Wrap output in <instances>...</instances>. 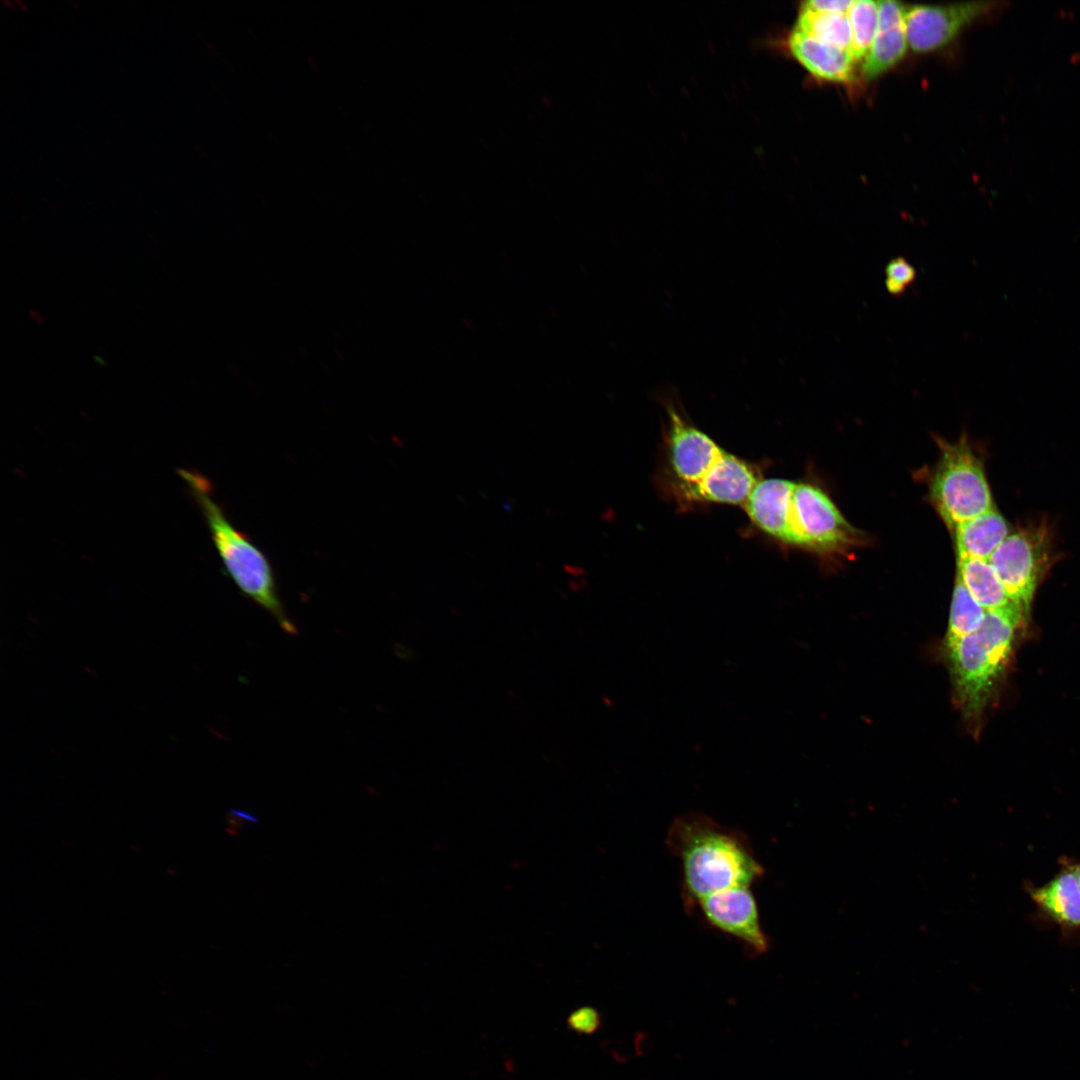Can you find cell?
Listing matches in <instances>:
<instances>
[{
	"mask_svg": "<svg viewBox=\"0 0 1080 1080\" xmlns=\"http://www.w3.org/2000/svg\"><path fill=\"white\" fill-rule=\"evenodd\" d=\"M788 47L793 57L815 78L844 84L854 80L857 63L850 52L826 45L795 28L789 36Z\"/></svg>",
	"mask_w": 1080,
	"mask_h": 1080,
	"instance_id": "4fadbf2b",
	"label": "cell"
},
{
	"mask_svg": "<svg viewBox=\"0 0 1080 1080\" xmlns=\"http://www.w3.org/2000/svg\"><path fill=\"white\" fill-rule=\"evenodd\" d=\"M712 928L738 940L752 955L766 953L770 941L760 921L751 886L721 890L701 899L695 906Z\"/></svg>",
	"mask_w": 1080,
	"mask_h": 1080,
	"instance_id": "52a82bcc",
	"label": "cell"
},
{
	"mask_svg": "<svg viewBox=\"0 0 1080 1080\" xmlns=\"http://www.w3.org/2000/svg\"><path fill=\"white\" fill-rule=\"evenodd\" d=\"M852 3L850 0H811L801 7L820 13L848 14Z\"/></svg>",
	"mask_w": 1080,
	"mask_h": 1080,
	"instance_id": "7402d4cb",
	"label": "cell"
},
{
	"mask_svg": "<svg viewBox=\"0 0 1080 1080\" xmlns=\"http://www.w3.org/2000/svg\"><path fill=\"white\" fill-rule=\"evenodd\" d=\"M856 538V530L821 489L795 483L785 543L831 552L853 544Z\"/></svg>",
	"mask_w": 1080,
	"mask_h": 1080,
	"instance_id": "5b68a950",
	"label": "cell"
},
{
	"mask_svg": "<svg viewBox=\"0 0 1080 1080\" xmlns=\"http://www.w3.org/2000/svg\"><path fill=\"white\" fill-rule=\"evenodd\" d=\"M954 530L958 557L987 560L1009 535L1006 520L994 508L959 524Z\"/></svg>",
	"mask_w": 1080,
	"mask_h": 1080,
	"instance_id": "9a60e30c",
	"label": "cell"
},
{
	"mask_svg": "<svg viewBox=\"0 0 1080 1080\" xmlns=\"http://www.w3.org/2000/svg\"><path fill=\"white\" fill-rule=\"evenodd\" d=\"M571 1030L579 1034H592L600 1026V1015L592 1007L584 1006L574 1010L567 1018Z\"/></svg>",
	"mask_w": 1080,
	"mask_h": 1080,
	"instance_id": "44dd1931",
	"label": "cell"
},
{
	"mask_svg": "<svg viewBox=\"0 0 1080 1080\" xmlns=\"http://www.w3.org/2000/svg\"><path fill=\"white\" fill-rule=\"evenodd\" d=\"M958 578L986 611L1000 609L1014 602L987 559L958 557Z\"/></svg>",
	"mask_w": 1080,
	"mask_h": 1080,
	"instance_id": "2e32d148",
	"label": "cell"
},
{
	"mask_svg": "<svg viewBox=\"0 0 1080 1080\" xmlns=\"http://www.w3.org/2000/svg\"><path fill=\"white\" fill-rule=\"evenodd\" d=\"M885 275L887 291L893 296H901L915 281L917 273L914 266L906 258L898 256L887 263Z\"/></svg>",
	"mask_w": 1080,
	"mask_h": 1080,
	"instance_id": "ffe728a7",
	"label": "cell"
},
{
	"mask_svg": "<svg viewBox=\"0 0 1080 1080\" xmlns=\"http://www.w3.org/2000/svg\"><path fill=\"white\" fill-rule=\"evenodd\" d=\"M666 410L672 470L683 488L695 485L703 479L725 450L706 433L689 423L671 401L666 404Z\"/></svg>",
	"mask_w": 1080,
	"mask_h": 1080,
	"instance_id": "9c48e42d",
	"label": "cell"
},
{
	"mask_svg": "<svg viewBox=\"0 0 1080 1080\" xmlns=\"http://www.w3.org/2000/svg\"><path fill=\"white\" fill-rule=\"evenodd\" d=\"M758 481L750 464L725 451L701 481L683 489L694 500L744 505Z\"/></svg>",
	"mask_w": 1080,
	"mask_h": 1080,
	"instance_id": "30bf717a",
	"label": "cell"
},
{
	"mask_svg": "<svg viewBox=\"0 0 1080 1080\" xmlns=\"http://www.w3.org/2000/svg\"><path fill=\"white\" fill-rule=\"evenodd\" d=\"M818 41L850 52L852 31L847 14H829L800 8L794 27Z\"/></svg>",
	"mask_w": 1080,
	"mask_h": 1080,
	"instance_id": "e0dca14e",
	"label": "cell"
},
{
	"mask_svg": "<svg viewBox=\"0 0 1080 1080\" xmlns=\"http://www.w3.org/2000/svg\"><path fill=\"white\" fill-rule=\"evenodd\" d=\"M199 505L225 573L250 600L266 610L280 628L296 635L295 624L287 616L278 596L269 559L251 540L235 528L222 507L214 500L210 481L202 474L178 470Z\"/></svg>",
	"mask_w": 1080,
	"mask_h": 1080,
	"instance_id": "7a4b0ae2",
	"label": "cell"
},
{
	"mask_svg": "<svg viewBox=\"0 0 1080 1080\" xmlns=\"http://www.w3.org/2000/svg\"><path fill=\"white\" fill-rule=\"evenodd\" d=\"M665 844L680 864L682 899L687 911L704 897L738 886H752L765 873L747 836L698 812L677 816Z\"/></svg>",
	"mask_w": 1080,
	"mask_h": 1080,
	"instance_id": "6da1fadb",
	"label": "cell"
},
{
	"mask_svg": "<svg viewBox=\"0 0 1080 1080\" xmlns=\"http://www.w3.org/2000/svg\"><path fill=\"white\" fill-rule=\"evenodd\" d=\"M795 483L769 478L757 482L743 505L751 521L768 535L783 542L788 531V515Z\"/></svg>",
	"mask_w": 1080,
	"mask_h": 1080,
	"instance_id": "5bb4252c",
	"label": "cell"
},
{
	"mask_svg": "<svg viewBox=\"0 0 1080 1080\" xmlns=\"http://www.w3.org/2000/svg\"><path fill=\"white\" fill-rule=\"evenodd\" d=\"M997 4L981 1L905 8L908 46L919 53L939 49L951 42L965 27L995 10Z\"/></svg>",
	"mask_w": 1080,
	"mask_h": 1080,
	"instance_id": "ba28073f",
	"label": "cell"
},
{
	"mask_svg": "<svg viewBox=\"0 0 1080 1080\" xmlns=\"http://www.w3.org/2000/svg\"><path fill=\"white\" fill-rule=\"evenodd\" d=\"M847 16L852 31L850 54L858 63L866 57L877 32L878 2L853 1Z\"/></svg>",
	"mask_w": 1080,
	"mask_h": 1080,
	"instance_id": "d6986e66",
	"label": "cell"
},
{
	"mask_svg": "<svg viewBox=\"0 0 1080 1080\" xmlns=\"http://www.w3.org/2000/svg\"><path fill=\"white\" fill-rule=\"evenodd\" d=\"M905 7L895 1L878 2V28L864 58L862 76L872 80L897 64L907 49Z\"/></svg>",
	"mask_w": 1080,
	"mask_h": 1080,
	"instance_id": "7c38bea8",
	"label": "cell"
},
{
	"mask_svg": "<svg viewBox=\"0 0 1080 1080\" xmlns=\"http://www.w3.org/2000/svg\"><path fill=\"white\" fill-rule=\"evenodd\" d=\"M1010 599L1029 611L1036 587L1048 567L1045 536L1032 530L1009 534L988 559Z\"/></svg>",
	"mask_w": 1080,
	"mask_h": 1080,
	"instance_id": "8992f818",
	"label": "cell"
},
{
	"mask_svg": "<svg viewBox=\"0 0 1080 1080\" xmlns=\"http://www.w3.org/2000/svg\"><path fill=\"white\" fill-rule=\"evenodd\" d=\"M1077 875L1080 883V863H1077Z\"/></svg>",
	"mask_w": 1080,
	"mask_h": 1080,
	"instance_id": "603a6c76",
	"label": "cell"
},
{
	"mask_svg": "<svg viewBox=\"0 0 1080 1080\" xmlns=\"http://www.w3.org/2000/svg\"><path fill=\"white\" fill-rule=\"evenodd\" d=\"M1024 613L1016 602L987 611L976 631L947 645L957 696L968 717L982 713L1007 664Z\"/></svg>",
	"mask_w": 1080,
	"mask_h": 1080,
	"instance_id": "3957f363",
	"label": "cell"
},
{
	"mask_svg": "<svg viewBox=\"0 0 1080 1080\" xmlns=\"http://www.w3.org/2000/svg\"><path fill=\"white\" fill-rule=\"evenodd\" d=\"M1032 902L1064 931L1080 930V883L1077 863L1063 859L1056 874L1041 886L1027 887Z\"/></svg>",
	"mask_w": 1080,
	"mask_h": 1080,
	"instance_id": "8fae6325",
	"label": "cell"
},
{
	"mask_svg": "<svg viewBox=\"0 0 1080 1080\" xmlns=\"http://www.w3.org/2000/svg\"><path fill=\"white\" fill-rule=\"evenodd\" d=\"M986 612L957 577L951 602L946 644H951L976 631L982 624Z\"/></svg>",
	"mask_w": 1080,
	"mask_h": 1080,
	"instance_id": "ac0fdd59",
	"label": "cell"
},
{
	"mask_svg": "<svg viewBox=\"0 0 1080 1080\" xmlns=\"http://www.w3.org/2000/svg\"><path fill=\"white\" fill-rule=\"evenodd\" d=\"M940 450L930 495L943 520L955 529L993 509V502L982 463L965 440L940 441Z\"/></svg>",
	"mask_w": 1080,
	"mask_h": 1080,
	"instance_id": "277c9868",
	"label": "cell"
}]
</instances>
